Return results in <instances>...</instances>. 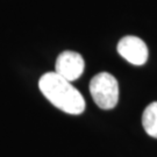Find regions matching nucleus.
<instances>
[{
    "instance_id": "obj_1",
    "label": "nucleus",
    "mask_w": 157,
    "mask_h": 157,
    "mask_svg": "<svg viewBox=\"0 0 157 157\" xmlns=\"http://www.w3.org/2000/svg\"><path fill=\"white\" fill-rule=\"evenodd\" d=\"M39 87L45 98L61 111L78 115L85 111V100L71 82L56 72L44 73L39 82Z\"/></svg>"
},
{
    "instance_id": "obj_5",
    "label": "nucleus",
    "mask_w": 157,
    "mask_h": 157,
    "mask_svg": "<svg viewBox=\"0 0 157 157\" xmlns=\"http://www.w3.org/2000/svg\"><path fill=\"white\" fill-rule=\"evenodd\" d=\"M142 124L147 134L157 139V101L146 107L142 115Z\"/></svg>"
},
{
    "instance_id": "obj_4",
    "label": "nucleus",
    "mask_w": 157,
    "mask_h": 157,
    "mask_svg": "<svg viewBox=\"0 0 157 157\" xmlns=\"http://www.w3.org/2000/svg\"><path fill=\"white\" fill-rule=\"evenodd\" d=\"M118 52L133 65H143L148 59V47L136 36H124L119 41Z\"/></svg>"
},
{
    "instance_id": "obj_2",
    "label": "nucleus",
    "mask_w": 157,
    "mask_h": 157,
    "mask_svg": "<svg viewBox=\"0 0 157 157\" xmlns=\"http://www.w3.org/2000/svg\"><path fill=\"white\" fill-rule=\"evenodd\" d=\"M90 93L94 102L102 109H112L119 100V84L108 72L95 75L90 82Z\"/></svg>"
},
{
    "instance_id": "obj_3",
    "label": "nucleus",
    "mask_w": 157,
    "mask_h": 157,
    "mask_svg": "<svg viewBox=\"0 0 157 157\" xmlns=\"http://www.w3.org/2000/svg\"><path fill=\"white\" fill-rule=\"evenodd\" d=\"M85 69L84 58L76 51H63L57 57L55 72L69 82H73L83 75Z\"/></svg>"
}]
</instances>
